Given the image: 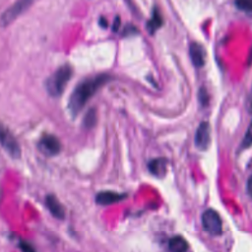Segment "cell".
<instances>
[{"mask_svg":"<svg viewBox=\"0 0 252 252\" xmlns=\"http://www.w3.org/2000/svg\"><path fill=\"white\" fill-rule=\"evenodd\" d=\"M99 23H100V25L102 26V27H107V21L104 19V18H100L99 19Z\"/></svg>","mask_w":252,"mask_h":252,"instance_id":"22","label":"cell"},{"mask_svg":"<svg viewBox=\"0 0 252 252\" xmlns=\"http://www.w3.org/2000/svg\"><path fill=\"white\" fill-rule=\"evenodd\" d=\"M149 169L154 175L160 177L166 171V160L164 158L152 159L149 162Z\"/></svg>","mask_w":252,"mask_h":252,"instance_id":"12","label":"cell"},{"mask_svg":"<svg viewBox=\"0 0 252 252\" xmlns=\"http://www.w3.org/2000/svg\"><path fill=\"white\" fill-rule=\"evenodd\" d=\"M202 225L204 230L212 235H220L222 231L220 217L218 212L213 209H208L203 213Z\"/></svg>","mask_w":252,"mask_h":252,"instance_id":"3","label":"cell"},{"mask_svg":"<svg viewBox=\"0 0 252 252\" xmlns=\"http://www.w3.org/2000/svg\"><path fill=\"white\" fill-rule=\"evenodd\" d=\"M111 79L112 77L108 74H99L94 77L85 79L79 83L69 98L68 108L70 113L73 116H76L86 105L88 100L97 92V90Z\"/></svg>","mask_w":252,"mask_h":252,"instance_id":"1","label":"cell"},{"mask_svg":"<svg viewBox=\"0 0 252 252\" xmlns=\"http://www.w3.org/2000/svg\"><path fill=\"white\" fill-rule=\"evenodd\" d=\"M168 248L170 252H187L189 245L183 236L175 235L169 239Z\"/></svg>","mask_w":252,"mask_h":252,"instance_id":"11","label":"cell"},{"mask_svg":"<svg viewBox=\"0 0 252 252\" xmlns=\"http://www.w3.org/2000/svg\"><path fill=\"white\" fill-rule=\"evenodd\" d=\"M45 205L53 217L60 219V220L64 219V217H65L64 207L62 206V204L58 201V199L54 195H52V194L47 195V197L45 199Z\"/></svg>","mask_w":252,"mask_h":252,"instance_id":"9","label":"cell"},{"mask_svg":"<svg viewBox=\"0 0 252 252\" xmlns=\"http://www.w3.org/2000/svg\"><path fill=\"white\" fill-rule=\"evenodd\" d=\"M20 248L22 252H36V250L29 242H25V241L20 242Z\"/></svg>","mask_w":252,"mask_h":252,"instance_id":"17","label":"cell"},{"mask_svg":"<svg viewBox=\"0 0 252 252\" xmlns=\"http://www.w3.org/2000/svg\"><path fill=\"white\" fill-rule=\"evenodd\" d=\"M235 5L238 9L244 11H252V0H240L236 1Z\"/></svg>","mask_w":252,"mask_h":252,"instance_id":"16","label":"cell"},{"mask_svg":"<svg viewBox=\"0 0 252 252\" xmlns=\"http://www.w3.org/2000/svg\"><path fill=\"white\" fill-rule=\"evenodd\" d=\"M73 74V69L69 64H64L59 67L54 74H52L46 81L45 87L47 93L51 96H60L66 85L70 81Z\"/></svg>","mask_w":252,"mask_h":252,"instance_id":"2","label":"cell"},{"mask_svg":"<svg viewBox=\"0 0 252 252\" xmlns=\"http://www.w3.org/2000/svg\"><path fill=\"white\" fill-rule=\"evenodd\" d=\"M119 25H120V18L117 16L116 18H115V20H114V23H113V31L114 32H116L117 30H118V27H119Z\"/></svg>","mask_w":252,"mask_h":252,"instance_id":"21","label":"cell"},{"mask_svg":"<svg viewBox=\"0 0 252 252\" xmlns=\"http://www.w3.org/2000/svg\"><path fill=\"white\" fill-rule=\"evenodd\" d=\"M211 142V128L207 121L200 123L195 134V145L201 151L208 149Z\"/></svg>","mask_w":252,"mask_h":252,"instance_id":"6","label":"cell"},{"mask_svg":"<svg viewBox=\"0 0 252 252\" xmlns=\"http://www.w3.org/2000/svg\"><path fill=\"white\" fill-rule=\"evenodd\" d=\"M32 1L29 0H21L16 2L14 5L9 7L2 15L0 18V25L1 26H8L11 24L18 16H20L23 12H25L30 5L32 4Z\"/></svg>","mask_w":252,"mask_h":252,"instance_id":"5","label":"cell"},{"mask_svg":"<svg viewBox=\"0 0 252 252\" xmlns=\"http://www.w3.org/2000/svg\"><path fill=\"white\" fill-rule=\"evenodd\" d=\"M252 145V120L247 128V131L245 133V136L242 140V143H241V148L243 149H246L248 147H250Z\"/></svg>","mask_w":252,"mask_h":252,"instance_id":"15","label":"cell"},{"mask_svg":"<svg viewBox=\"0 0 252 252\" xmlns=\"http://www.w3.org/2000/svg\"><path fill=\"white\" fill-rule=\"evenodd\" d=\"M127 197L126 194L116 193L112 191H102L96 194L95 196V202L99 205L105 206V205H111L114 203H117Z\"/></svg>","mask_w":252,"mask_h":252,"instance_id":"8","label":"cell"},{"mask_svg":"<svg viewBox=\"0 0 252 252\" xmlns=\"http://www.w3.org/2000/svg\"><path fill=\"white\" fill-rule=\"evenodd\" d=\"M0 144L7 151V153L17 158L21 155L20 146L14 137V135L10 132V130L0 123Z\"/></svg>","mask_w":252,"mask_h":252,"instance_id":"4","label":"cell"},{"mask_svg":"<svg viewBox=\"0 0 252 252\" xmlns=\"http://www.w3.org/2000/svg\"><path fill=\"white\" fill-rule=\"evenodd\" d=\"M95 123H96V112H95L94 108H92L85 115L83 124H84L85 128L90 129V128H93L95 125Z\"/></svg>","mask_w":252,"mask_h":252,"instance_id":"14","label":"cell"},{"mask_svg":"<svg viewBox=\"0 0 252 252\" xmlns=\"http://www.w3.org/2000/svg\"><path fill=\"white\" fill-rule=\"evenodd\" d=\"M199 99L202 104H205L208 102V94L205 89H201L199 91Z\"/></svg>","mask_w":252,"mask_h":252,"instance_id":"18","label":"cell"},{"mask_svg":"<svg viewBox=\"0 0 252 252\" xmlns=\"http://www.w3.org/2000/svg\"><path fill=\"white\" fill-rule=\"evenodd\" d=\"M162 25V18L158 9H154L151 20L147 24V30L150 33H154Z\"/></svg>","mask_w":252,"mask_h":252,"instance_id":"13","label":"cell"},{"mask_svg":"<svg viewBox=\"0 0 252 252\" xmlns=\"http://www.w3.org/2000/svg\"><path fill=\"white\" fill-rule=\"evenodd\" d=\"M0 196H1V193H0Z\"/></svg>","mask_w":252,"mask_h":252,"instance_id":"23","label":"cell"},{"mask_svg":"<svg viewBox=\"0 0 252 252\" xmlns=\"http://www.w3.org/2000/svg\"><path fill=\"white\" fill-rule=\"evenodd\" d=\"M137 32H138L137 29H136L134 26L129 25V26H127V27L124 29L123 34H124V35H131V34H134V33H137Z\"/></svg>","mask_w":252,"mask_h":252,"instance_id":"19","label":"cell"},{"mask_svg":"<svg viewBox=\"0 0 252 252\" xmlns=\"http://www.w3.org/2000/svg\"><path fill=\"white\" fill-rule=\"evenodd\" d=\"M189 54L193 64L196 67H202L205 64V49L198 42H192L189 47Z\"/></svg>","mask_w":252,"mask_h":252,"instance_id":"10","label":"cell"},{"mask_svg":"<svg viewBox=\"0 0 252 252\" xmlns=\"http://www.w3.org/2000/svg\"><path fill=\"white\" fill-rule=\"evenodd\" d=\"M246 188H247V193H248V195L252 198V175H251V176L248 178V180H247Z\"/></svg>","mask_w":252,"mask_h":252,"instance_id":"20","label":"cell"},{"mask_svg":"<svg viewBox=\"0 0 252 252\" xmlns=\"http://www.w3.org/2000/svg\"><path fill=\"white\" fill-rule=\"evenodd\" d=\"M40 149L49 156H55L59 154L61 150L60 141L53 135H43L39 141Z\"/></svg>","mask_w":252,"mask_h":252,"instance_id":"7","label":"cell"}]
</instances>
